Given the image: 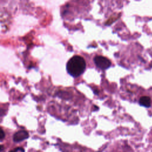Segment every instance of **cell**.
<instances>
[{
    "mask_svg": "<svg viewBox=\"0 0 152 152\" xmlns=\"http://www.w3.org/2000/svg\"><path fill=\"white\" fill-rule=\"evenodd\" d=\"M86 64L85 59L75 55L68 61L67 64V70L68 73L74 77H78L86 70Z\"/></svg>",
    "mask_w": 152,
    "mask_h": 152,
    "instance_id": "6da1fadb",
    "label": "cell"
},
{
    "mask_svg": "<svg viewBox=\"0 0 152 152\" xmlns=\"http://www.w3.org/2000/svg\"><path fill=\"white\" fill-rule=\"evenodd\" d=\"M94 63L100 70H105L111 65V62L109 59L102 56H96L94 58Z\"/></svg>",
    "mask_w": 152,
    "mask_h": 152,
    "instance_id": "7a4b0ae2",
    "label": "cell"
},
{
    "mask_svg": "<svg viewBox=\"0 0 152 152\" xmlns=\"http://www.w3.org/2000/svg\"><path fill=\"white\" fill-rule=\"evenodd\" d=\"M29 137L28 133L26 131L21 130L18 132L16 133L13 135V140L15 142H20L22 141L27 139H28Z\"/></svg>",
    "mask_w": 152,
    "mask_h": 152,
    "instance_id": "3957f363",
    "label": "cell"
},
{
    "mask_svg": "<svg viewBox=\"0 0 152 152\" xmlns=\"http://www.w3.org/2000/svg\"><path fill=\"white\" fill-rule=\"evenodd\" d=\"M139 104L142 106L149 108L151 106V99L148 96H143L139 100Z\"/></svg>",
    "mask_w": 152,
    "mask_h": 152,
    "instance_id": "277c9868",
    "label": "cell"
},
{
    "mask_svg": "<svg viewBox=\"0 0 152 152\" xmlns=\"http://www.w3.org/2000/svg\"><path fill=\"white\" fill-rule=\"evenodd\" d=\"M5 138V133L4 132L3 130L0 127V141L3 140Z\"/></svg>",
    "mask_w": 152,
    "mask_h": 152,
    "instance_id": "5b68a950",
    "label": "cell"
},
{
    "mask_svg": "<svg viewBox=\"0 0 152 152\" xmlns=\"http://www.w3.org/2000/svg\"><path fill=\"white\" fill-rule=\"evenodd\" d=\"M18 151H21L22 152H24V150L21 147H17V148L14 149V150H13L9 152H17Z\"/></svg>",
    "mask_w": 152,
    "mask_h": 152,
    "instance_id": "8992f818",
    "label": "cell"
},
{
    "mask_svg": "<svg viewBox=\"0 0 152 152\" xmlns=\"http://www.w3.org/2000/svg\"><path fill=\"white\" fill-rule=\"evenodd\" d=\"M4 149V147L3 146V145H0V152L2 151Z\"/></svg>",
    "mask_w": 152,
    "mask_h": 152,
    "instance_id": "52a82bcc",
    "label": "cell"
}]
</instances>
